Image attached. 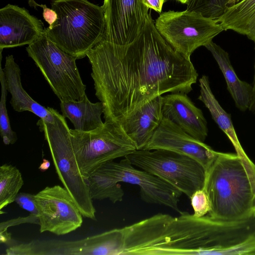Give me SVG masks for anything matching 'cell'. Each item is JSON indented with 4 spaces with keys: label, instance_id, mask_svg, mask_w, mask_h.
<instances>
[{
    "label": "cell",
    "instance_id": "cell-1",
    "mask_svg": "<svg viewBox=\"0 0 255 255\" xmlns=\"http://www.w3.org/2000/svg\"><path fill=\"white\" fill-rule=\"evenodd\" d=\"M86 56L107 122L120 124L163 94H188L198 77L190 59L176 52L158 32L150 12L132 42L119 45L103 38Z\"/></svg>",
    "mask_w": 255,
    "mask_h": 255
},
{
    "label": "cell",
    "instance_id": "cell-2",
    "mask_svg": "<svg viewBox=\"0 0 255 255\" xmlns=\"http://www.w3.org/2000/svg\"><path fill=\"white\" fill-rule=\"evenodd\" d=\"M208 215L221 220L255 218V164L246 154L220 152L206 171Z\"/></svg>",
    "mask_w": 255,
    "mask_h": 255
},
{
    "label": "cell",
    "instance_id": "cell-3",
    "mask_svg": "<svg viewBox=\"0 0 255 255\" xmlns=\"http://www.w3.org/2000/svg\"><path fill=\"white\" fill-rule=\"evenodd\" d=\"M173 235L183 255H255V218L225 221L182 212Z\"/></svg>",
    "mask_w": 255,
    "mask_h": 255
},
{
    "label": "cell",
    "instance_id": "cell-4",
    "mask_svg": "<svg viewBox=\"0 0 255 255\" xmlns=\"http://www.w3.org/2000/svg\"><path fill=\"white\" fill-rule=\"evenodd\" d=\"M87 182L93 200L121 202L124 192L120 183H127L139 187L143 201L181 212L178 206L181 192L148 172L136 168L125 157L103 164L88 177Z\"/></svg>",
    "mask_w": 255,
    "mask_h": 255
},
{
    "label": "cell",
    "instance_id": "cell-5",
    "mask_svg": "<svg viewBox=\"0 0 255 255\" xmlns=\"http://www.w3.org/2000/svg\"><path fill=\"white\" fill-rule=\"evenodd\" d=\"M51 6L58 18L45 31L52 41L77 59L86 57L104 38L105 18L102 6L88 0H52Z\"/></svg>",
    "mask_w": 255,
    "mask_h": 255
},
{
    "label": "cell",
    "instance_id": "cell-6",
    "mask_svg": "<svg viewBox=\"0 0 255 255\" xmlns=\"http://www.w3.org/2000/svg\"><path fill=\"white\" fill-rule=\"evenodd\" d=\"M54 122L41 119L37 125L44 134L58 177L69 192L83 216L95 220L96 210L93 204L87 180L83 176L73 150L70 128L62 115L52 108Z\"/></svg>",
    "mask_w": 255,
    "mask_h": 255
},
{
    "label": "cell",
    "instance_id": "cell-7",
    "mask_svg": "<svg viewBox=\"0 0 255 255\" xmlns=\"http://www.w3.org/2000/svg\"><path fill=\"white\" fill-rule=\"evenodd\" d=\"M26 50L60 102L83 100L86 86L77 67L76 58L59 48L45 31Z\"/></svg>",
    "mask_w": 255,
    "mask_h": 255
},
{
    "label": "cell",
    "instance_id": "cell-8",
    "mask_svg": "<svg viewBox=\"0 0 255 255\" xmlns=\"http://www.w3.org/2000/svg\"><path fill=\"white\" fill-rule=\"evenodd\" d=\"M76 160L83 176L88 177L100 166L136 150L120 124L105 122L101 128L88 132L70 129Z\"/></svg>",
    "mask_w": 255,
    "mask_h": 255
},
{
    "label": "cell",
    "instance_id": "cell-9",
    "mask_svg": "<svg viewBox=\"0 0 255 255\" xmlns=\"http://www.w3.org/2000/svg\"><path fill=\"white\" fill-rule=\"evenodd\" d=\"M125 157L136 167L158 177L189 198L204 187L205 168L186 155L162 149H136Z\"/></svg>",
    "mask_w": 255,
    "mask_h": 255
},
{
    "label": "cell",
    "instance_id": "cell-10",
    "mask_svg": "<svg viewBox=\"0 0 255 255\" xmlns=\"http://www.w3.org/2000/svg\"><path fill=\"white\" fill-rule=\"evenodd\" d=\"M165 41L188 59L200 46H205L224 31L216 20L187 9L162 12L154 22Z\"/></svg>",
    "mask_w": 255,
    "mask_h": 255
},
{
    "label": "cell",
    "instance_id": "cell-11",
    "mask_svg": "<svg viewBox=\"0 0 255 255\" xmlns=\"http://www.w3.org/2000/svg\"><path fill=\"white\" fill-rule=\"evenodd\" d=\"M117 229L82 239L64 241L34 240L9 246L6 255H119Z\"/></svg>",
    "mask_w": 255,
    "mask_h": 255
},
{
    "label": "cell",
    "instance_id": "cell-12",
    "mask_svg": "<svg viewBox=\"0 0 255 255\" xmlns=\"http://www.w3.org/2000/svg\"><path fill=\"white\" fill-rule=\"evenodd\" d=\"M34 197L40 233L48 232L61 236L81 227L83 215L64 187L58 185L47 186Z\"/></svg>",
    "mask_w": 255,
    "mask_h": 255
},
{
    "label": "cell",
    "instance_id": "cell-13",
    "mask_svg": "<svg viewBox=\"0 0 255 255\" xmlns=\"http://www.w3.org/2000/svg\"><path fill=\"white\" fill-rule=\"evenodd\" d=\"M104 39L119 45H127L138 36L148 14L142 0H104Z\"/></svg>",
    "mask_w": 255,
    "mask_h": 255
},
{
    "label": "cell",
    "instance_id": "cell-14",
    "mask_svg": "<svg viewBox=\"0 0 255 255\" xmlns=\"http://www.w3.org/2000/svg\"><path fill=\"white\" fill-rule=\"evenodd\" d=\"M173 218L159 213L120 228L121 255H163L165 231Z\"/></svg>",
    "mask_w": 255,
    "mask_h": 255
},
{
    "label": "cell",
    "instance_id": "cell-15",
    "mask_svg": "<svg viewBox=\"0 0 255 255\" xmlns=\"http://www.w3.org/2000/svg\"><path fill=\"white\" fill-rule=\"evenodd\" d=\"M165 149L189 156L206 171L220 152L197 139L163 118L150 140L143 149Z\"/></svg>",
    "mask_w": 255,
    "mask_h": 255
},
{
    "label": "cell",
    "instance_id": "cell-16",
    "mask_svg": "<svg viewBox=\"0 0 255 255\" xmlns=\"http://www.w3.org/2000/svg\"><path fill=\"white\" fill-rule=\"evenodd\" d=\"M42 21L25 8L8 4L0 9V50L29 45L45 31Z\"/></svg>",
    "mask_w": 255,
    "mask_h": 255
},
{
    "label": "cell",
    "instance_id": "cell-17",
    "mask_svg": "<svg viewBox=\"0 0 255 255\" xmlns=\"http://www.w3.org/2000/svg\"><path fill=\"white\" fill-rule=\"evenodd\" d=\"M161 109L163 118L195 138L204 142L208 135L206 120L202 111L187 94L170 93L162 96Z\"/></svg>",
    "mask_w": 255,
    "mask_h": 255
},
{
    "label": "cell",
    "instance_id": "cell-18",
    "mask_svg": "<svg viewBox=\"0 0 255 255\" xmlns=\"http://www.w3.org/2000/svg\"><path fill=\"white\" fill-rule=\"evenodd\" d=\"M162 96H159L134 111L121 123L136 149H143L152 138L163 117Z\"/></svg>",
    "mask_w": 255,
    "mask_h": 255
},
{
    "label": "cell",
    "instance_id": "cell-19",
    "mask_svg": "<svg viewBox=\"0 0 255 255\" xmlns=\"http://www.w3.org/2000/svg\"><path fill=\"white\" fill-rule=\"evenodd\" d=\"M8 92L11 96L10 103L18 112L29 111L45 122L53 123L54 116L52 108H45L34 101L23 88L21 82V71L12 55L5 57L3 69Z\"/></svg>",
    "mask_w": 255,
    "mask_h": 255
},
{
    "label": "cell",
    "instance_id": "cell-20",
    "mask_svg": "<svg viewBox=\"0 0 255 255\" xmlns=\"http://www.w3.org/2000/svg\"><path fill=\"white\" fill-rule=\"evenodd\" d=\"M205 47L216 61L226 80L227 89L236 107L242 111L249 110L252 85L239 79L231 64L228 53L219 45L212 41Z\"/></svg>",
    "mask_w": 255,
    "mask_h": 255
},
{
    "label": "cell",
    "instance_id": "cell-21",
    "mask_svg": "<svg viewBox=\"0 0 255 255\" xmlns=\"http://www.w3.org/2000/svg\"><path fill=\"white\" fill-rule=\"evenodd\" d=\"M60 106L62 115L70 121L77 131H93L104 124L101 119L102 102L93 103L86 94L81 101L60 102Z\"/></svg>",
    "mask_w": 255,
    "mask_h": 255
},
{
    "label": "cell",
    "instance_id": "cell-22",
    "mask_svg": "<svg viewBox=\"0 0 255 255\" xmlns=\"http://www.w3.org/2000/svg\"><path fill=\"white\" fill-rule=\"evenodd\" d=\"M199 82L200 95L198 99L208 109L215 122L229 138L236 153L241 155L247 154L238 139L230 115L222 107L212 92L208 77L202 75Z\"/></svg>",
    "mask_w": 255,
    "mask_h": 255
},
{
    "label": "cell",
    "instance_id": "cell-23",
    "mask_svg": "<svg viewBox=\"0 0 255 255\" xmlns=\"http://www.w3.org/2000/svg\"><path fill=\"white\" fill-rule=\"evenodd\" d=\"M216 21L224 31L232 30L246 35L255 44V0H242L228 6Z\"/></svg>",
    "mask_w": 255,
    "mask_h": 255
},
{
    "label": "cell",
    "instance_id": "cell-24",
    "mask_svg": "<svg viewBox=\"0 0 255 255\" xmlns=\"http://www.w3.org/2000/svg\"><path fill=\"white\" fill-rule=\"evenodd\" d=\"M24 184L20 171L11 164H3L0 167V213L2 209L14 202Z\"/></svg>",
    "mask_w": 255,
    "mask_h": 255
},
{
    "label": "cell",
    "instance_id": "cell-25",
    "mask_svg": "<svg viewBox=\"0 0 255 255\" xmlns=\"http://www.w3.org/2000/svg\"><path fill=\"white\" fill-rule=\"evenodd\" d=\"M0 57V81L1 83V95L0 101V133L3 142L5 145L14 144L17 137L15 132L12 130L6 108V101L7 95L5 75L1 68Z\"/></svg>",
    "mask_w": 255,
    "mask_h": 255
},
{
    "label": "cell",
    "instance_id": "cell-26",
    "mask_svg": "<svg viewBox=\"0 0 255 255\" xmlns=\"http://www.w3.org/2000/svg\"><path fill=\"white\" fill-rule=\"evenodd\" d=\"M229 0H188L187 9L217 20L225 12Z\"/></svg>",
    "mask_w": 255,
    "mask_h": 255
},
{
    "label": "cell",
    "instance_id": "cell-27",
    "mask_svg": "<svg viewBox=\"0 0 255 255\" xmlns=\"http://www.w3.org/2000/svg\"><path fill=\"white\" fill-rule=\"evenodd\" d=\"M190 199L194 216L203 217L210 211V201L207 193L203 188L196 191Z\"/></svg>",
    "mask_w": 255,
    "mask_h": 255
},
{
    "label": "cell",
    "instance_id": "cell-28",
    "mask_svg": "<svg viewBox=\"0 0 255 255\" xmlns=\"http://www.w3.org/2000/svg\"><path fill=\"white\" fill-rule=\"evenodd\" d=\"M39 224L38 217L30 214L27 217H18L1 222L0 224V242L1 244L8 243L11 240V234L7 232V228L21 224Z\"/></svg>",
    "mask_w": 255,
    "mask_h": 255
},
{
    "label": "cell",
    "instance_id": "cell-29",
    "mask_svg": "<svg viewBox=\"0 0 255 255\" xmlns=\"http://www.w3.org/2000/svg\"><path fill=\"white\" fill-rule=\"evenodd\" d=\"M34 195L29 193L19 192L14 202L22 209L38 217V212Z\"/></svg>",
    "mask_w": 255,
    "mask_h": 255
},
{
    "label": "cell",
    "instance_id": "cell-30",
    "mask_svg": "<svg viewBox=\"0 0 255 255\" xmlns=\"http://www.w3.org/2000/svg\"><path fill=\"white\" fill-rule=\"evenodd\" d=\"M43 9L42 15L44 20L51 26L57 20L58 16L57 13L52 8H49L45 4H39Z\"/></svg>",
    "mask_w": 255,
    "mask_h": 255
},
{
    "label": "cell",
    "instance_id": "cell-31",
    "mask_svg": "<svg viewBox=\"0 0 255 255\" xmlns=\"http://www.w3.org/2000/svg\"><path fill=\"white\" fill-rule=\"evenodd\" d=\"M166 0H142L143 3L148 8L161 13L162 6Z\"/></svg>",
    "mask_w": 255,
    "mask_h": 255
},
{
    "label": "cell",
    "instance_id": "cell-32",
    "mask_svg": "<svg viewBox=\"0 0 255 255\" xmlns=\"http://www.w3.org/2000/svg\"><path fill=\"white\" fill-rule=\"evenodd\" d=\"M249 110L253 113L255 114V64L254 78L252 84V97Z\"/></svg>",
    "mask_w": 255,
    "mask_h": 255
},
{
    "label": "cell",
    "instance_id": "cell-33",
    "mask_svg": "<svg viewBox=\"0 0 255 255\" xmlns=\"http://www.w3.org/2000/svg\"><path fill=\"white\" fill-rule=\"evenodd\" d=\"M50 166V161L46 159H43L42 163L39 167V169L42 171H45L49 168Z\"/></svg>",
    "mask_w": 255,
    "mask_h": 255
},
{
    "label": "cell",
    "instance_id": "cell-34",
    "mask_svg": "<svg viewBox=\"0 0 255 255\" xmlns=\"http://www.w3.org/2000/svg\"><path fill=\"white\" fill-rule=\"evenodd\" d=\"M28 3L30 6H33L34 7L39 6V4L37 3L34 0H29Z\"/></svg>",
    "mask_w": 255,
    "mask_h": 255
},
{
    "label": "cell",
    "instance_id": "cell-35",
    "mask_svg": "<svg viewBox=\"0 0 255 255\" xmlns=\"http://www.w3.org/2000/svg\"><path fill=\"white\" fill-rule=\"evenodd\" d=\"M242 0H229L228 3V6L236 4Z\"/></svg>",
    "mask_w": 255,
    "mask_h": 255
},
{
    "label": "cell",
    "instance_id": "cell-36",
    "mask_svg": "<svg viewBox=\"0 0 255 255\" xmlns=\"http://www.w3.org/2000/svg\"><path fill=\"white\" fill-rule=\"evenodd\" d=\"M180 2H181L182 3H187V1H188V0H176Z\"/></svg>",
    "mask_w": 255,
    "mask_h": 255
}]
</instances>
